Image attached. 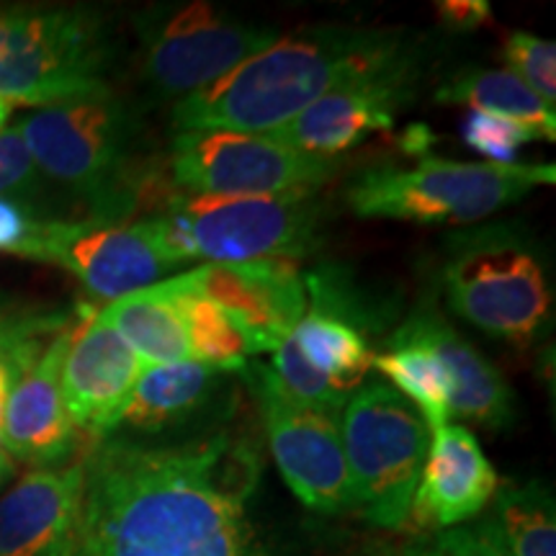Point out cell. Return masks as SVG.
Returning a JSON list of instances; mask_svg holds the SVG:
<instances>
[{
	"mask_svg": "<svg viewBox=\"0 0 556 556\" xmlns=\"http://www.w3.org/2000/svg\"><path fill=\"white\" fill-rule=\"evenodd\" d=\"M83 464L78 556H268L250 507L261 456L248 441L106 435Z\"/></svg>",
	"mask_w": 556,
	"mask_h": 556,
	"instance_id": "1",
	"label": "cell"
},
{
	"mask_svg": "<svg viewBox=\"0 0 556 556\" xmlns=\"http://www.w3.org/2000/svg\"><path fill=\"white\" fill-rule=\"evenodd\" d=\"M415 60L400 29L319 26L278 37L225 78L173 103V131L270 135L330 90Z\"/></svg>",
	"mask_w": 556,
	"mask_h": 556,
	"instance_id": "2",
	"label": "cell"
},
{
	"mask_svg": "<svg viewBox=\"0 0 556 556\" xmlns=\"http://www.w3.org/2000/svg\"><path fill=\"white\" fill-rule=\"evenodd\" d=\"M16 129L47 184L86 208L83 219L124 225L176 191L144 152L142 116L114 93L39 109Z\"/></svg>",
	"mask_w": 556,
	"mask_h": 556,
	"instance_id": "3",
	"label": "cell"
},
{
	"mask_svg": "<svg viewBox=\"0 0 556 556\" xmlns=\"http://www.w3.org/2000/svg\"><path fill=\"white\" fill-rule=\"evenodd\" d=\"M325 206L319 191L283 197L219 199L173 191L157 212L139 219L173 268L189 261H294L315 253Z\"/></svg>",
	"mask_w": 556,
	"mask_h": 556,
	"instance_id": "4",
	"label": "cell"
},
{
	"mask_svg": "<svg viewBox=\"0 0 556 556\" xmlns=\"http://www.w3.org/2000/svg\"><path fill=\"white\" fill-rule=\"evenodd\" d=\"M114 31L101 13L70 5L0 9V99L50 109L101 99L114 78Z\"/></svg>",
	"mask_w": 556,
	"mask_h": 556,
	"instance_id": "5",
	"label": "cell"
},
{
	"mask_svg": "<svg viewBox=\"0 0 556 556\" xmlns=\"http://www.w3.org/2000/svg\"><path fill=\"white\" fill-rule=\"evenodd\" d=\"M441 281L454 315L507 345L531 348L552 330V278L539 250L516 229L497 225L454 235Z\"/></svg>",
	"mask_w": 556,
	"mask_h": 556,
	"instance_id": "6",
	"label": "cell"
},
{
	"mask_svg": "<svg viewBox=\"0 0 556 556\" xmlns=\"http://www.w3.org/2000/svg\"><path fill=\"white\" fill-rule=\"evenodd\" d=\"M556 184L552 163H458L422 157L413 168H368L345 186V204L361 219L415 225H475Z\"/></svg>",
	"mask_w": 556,
	"mask_h": 556,
	"instance_id": "7",
	"label": "cell"
},
{
	"mask_svg": "<svg viewBox=\"0 0 556 556\" xmlns=\"http://www.w3.org/2000/svg\"><path fill=\"white\" fill-rule=\"evenodd\" d=\"M340 433L353 510L384 531L405 528L430 446L426 420L392 387L371 381L348 397Z\"/></svg>",
	"mask_w": 556,
	"mask_h": 556,
	"instance_id": "8",
	"label": "cell"
},
{
	"mask_svg": "<svg viewBox=\"0 0 556 556\" xmlns=\"http://www.w3.org/2000/svg\"><path fill=\"white\" fill-rule=\"evenodd\" d=\"M142 78L160 101H184L278 39L208 3H155L135 16Z\"/></svg>",
	"mask_w": 556,
	"mask_h": 556,
	"instance_id": "9",
	"label": "cell"
},
{
	"mask_svg": "<svg viewBox=\"0 0 556 556\" xmlns=\"http://www.w3.org/2000/svg\"><path fill=\"white\" fill-rule=\"evenodd\" d=\"M340 170L325 160L287 148L268 135L204 129L173 131L168 178L193 197L250 199L319 191Z\"/></svg>",
	"mask_w": 556,
	"mask_h": 556,
	"instance_id": "10",
	"label": "cell"
},
{
	"mask_svg": "<svg viewBox=\"0 0 556 556\" xmlns=\"http://www.w3.org/2000/svg\"><path fill=\"white\" fill-rule=\"evenodd\" d=\"M242 377L255 394L268 448L294 497L319 516L351 513L340 415L296 402L261 361H248Z\"/></svg>",
	"mask_w": 556,
	"mask_h": 556,
	"instance_id": "11",
	"label": "cell"
},
{
	"mask_svg": "<svg viewBox=\"0 0 556 556\" xmlns=\"http://www.w3.org/2000/svg\"><path fill=\"white\" fill-rule=\"evenodd\" d=\"M34 261L65 268L99 299H122L157 283L173 266L137 222L47 219Z\"/></svg>",
	"mask_w": 556,
	"mask_h": 556,
	"instance_id": "12",
	"label": "cell"
},
{
	"mask_svg": "<svg viewBox=\"0 0 556 556\" xmlns=\"http://www.w3.org/2000/svg\"><path fill=\"white\" fill-rule=\"evenodd\" d=\"M184 278L245 332L253 353H274L307 312V283L294 261L204 263Z\"/></svg>",
	"mask_w": 556,
	"mask_h": 556,
	"instance_id": "13",
	"label": "cell"
},
{
	"mask_svg": "<svg viewBox=\"0 0 556 556\" xmlns=\"http://www.w3.org/2000/svg\"><path fill=\"white\" fill-rule=\"evenodd\" d=\"M142 368L137 353L99 309H80L60 371L62 400L78 433L96 441L114 433Z\"/></svg>",
	"mask_w": 556,
	"mask_h": 556,
	"instance_id": "14",
	"label": "cell"
},
{
	"mask_svg": "<svg viewBox=\"0 0 556 556\" xmlns=\"http://www.w3.org/2000/svg\"><path fill=\"white\" fill-rule=\"evenodd\" d=\"M415 75L413 60L374 78L330 90L268 137L307 155L340 160L368 135L394 127L400 106L413 96Z\"/></svg>",
	"mask_w": 556,
	"mask_h": 556,
	"instance_id": "15",
	"label": "cell"
},
{
	"mask_svg": "<svg viewBox=\"0 0 556 556\" xmlns=\"http://www.w3.org/2000/svg\"><path fill=\"white\" fill-rule=\"evenodd\" d=\"M83 495V458L18 479L0 497V556H78Z\"/></svg>",
	"mask_w": 556,
	"mask_h": 556,
	"instance_id": "16",
	"label": "cell"
},
{
	"mask_svg": "<svg viewBox=\"0 0 556 556\" xmlns=\"http://www.w3.org/2000/svg\"><path fill=\"white\" fill-rule=\"evenodd\" d=\"M500 486L497 471L467 426L446 422L430 433L409 520L422 533L471 523L486 510Z\"/></svg>",
	"mask_w": 556,
	"mask_h": 556,
	"instance_id": "17",
	"label": "cell"
},
{
	"mask_svg": "<svg viewBox=\"0 0 556 556\" xmlns=\"http://www.w3.org/2000/svg\"><path fill=\"white\" fill-rule=\"evenodd\" d=\"M73 323L52 338L45 353L21 374L11 389L3 422V451L11 462L16 458L37 469H52L65 467L78 451L80 433L70 420L60 389L62 358Z\"/></svg>",
	"mask_w": 556,
	"mask_h": 556,
	"instance_id": "18",
	"label": "cell"
},
{
	"mask_svg": "<svg viewBox=\"0 0 556 556\" xmlns=\"http://www.w3.org/2000/svg\"><path fill=\"white\" fill-rule=\"evenodd\" d=\"M392 340H409L435 353L451 381V417L490 430H503L516 420L518 402L503 374L433 307L415 309Z\"/></svg>",
	"mask_w": 556,
	"mask_h": 556,
	"instance_id": "19",
	"label": "cell"
},
{
	"mask_svg": "<svg viewBox=\"0 0 556 556\" xmlns=\"http://www.w3.org/2000/svg\"><path fill=\"white\" fill-rule=\"evenodd\" d=\"M225 381V374L197 361L144 364L114 433L160 435L193 422L217 402Z\"/></svg>",
	"mask_w": 556,
	"mask_h": 556,
	"instance_id": "20",
	"label": "cell"
},
{
	"mask_svg": "<svg viewBox=\"0 0 556 556\" xmlns=\"http://www.w3.org/2000/svg\"><path fill=\"white\" fill-rule=\"evenodd\" d=\"M99 315L119 332L124 343L137 353L142 364L191 361L173 278L114 299L99 309Z\"/></svg>",
	"mask_w": 556,
	"mask_h": 556,
	"instance_id": "21",
	"label": "cell"
},
{
	"mask_svg": "<svg viewBox=\"0 0 556 556\" xmlns=\"http://www.w3.org/2000/svg\"><path fill=\"white\" fill-rule=\"evenodd\" d=\"M477 520L505 556H556V503L544 482L497 486Z\"/></svg>",
	"mask_w": 556,
	"mask_h": 556,
	"instance_id": "22",
	"label": "cell"
},
{
	"mask_svg": "<svg viewBox=\"0 0 556 556\" xmlns=\"http://www.w3.org/2000/svg\"><path fill=\"white\" fill-rule=\"evenodd\" d=\"M291 340L302 358L345 394L356 392L371 368L374 353L358 325L319 304H312V309L304 312Z\"/></svg>",
	"mask_w": 556,
	"mask_h": 556,
	"instance_id": "23",
	"label": "cell"
},
{
	"mask_svg": "<svg viewBox=\"0 0 556 556\" xmlns=\"http://www.w3.org/2000/svg\"><path fill=\"white\" fill-rule=\"evenodd\" d=\"M438 103L505 116L533 131L536 139H556V111L526 88L510 70H469L438 88Z\"/></svg>",
	"mask_w": 556,
	"mask_h": 556,
	"instance_id": "24",
	"label": "cell"
},
{
	"mask_svg": "<svg viewBox=\"0 0 556 556\" xmlns=\"http://www.w3.org/2000/svg\"><path fill=\"white\" fill-rule=\"evenodd\" d=\"M371 368L417 409L430 433L451 422V381L430 348L409 340H389V351L374 356Z\"/></svg>",
	"mask_w": 556,
	"mask_h": 556,
	"instance_id": "25",
	"label": "cell"
},
{
	"mask_svg": "<svg viewBox=\"0 0 556 556\" xmlns=\"http://www.w3.org/2000/svg\"><path fill=\"white\" fill-rule=\"evenodd\" d=\"M173 283L178 291V307L180 317H184L191 361L222 374L238 371V368L242 371L248 366V358L255 356L245 332L217 304L193 294L184 274L173 276Z\"/></svg>",
	"mask_w": 556,
	"mask_h": 556,
	"instance_id": "26",
	"label": "cell"
},
{
	"mask_svg": "<svg viewBox=\"0 0 556 556\" xmlns=\"http://www.w3.org/2000/svg\"><path fill=\"white\" fill-rule=\"evenodd\" d=\"M268 366L270 371L276 374L278 384L287 389L296 402L325 409V413L343 415V407L351 394H345L343 389H338L328 377L315 371V368L302 358V353L296 351L291 336L270 353Z\"/></svg>",
	"mask_w": 556,
	"mask_h": 556,
	"instance_id": "27",
	"label": "cell"
},
{
	"mask_svg": "<svg viewBox=\"0 0 556 556\" xmlns=\"http://www.w3.org/2000/svg\"><path fill=\"white\" fill-rule=\"evenodd\" d=\"M505 60L510 73L531 88L548 109L556 111V45L536 34L513 31L505 39Z\"/></svg>",
	"mask_w": 556,
	"mask_h": 556,
	"instance_id": "28",
	"label": "cell"
},
{
	"mask_svg": "<svg viewBox=\"0 0 556 556\" xmlns=\"http://www.w3.org/2000/svg\"><path fill=\"white\" fill-rule=\"evenodd\" d=\"M462 139L471 152L484 157V163L516 165L520 150L536 137H533V131L520 127L518 122L505 119V116L469 111L462 124Z\"/></svg>",
	"mask_w": 556,
	"mask_h": 556,
	"instance_id": "29",
	"label": "cell"
},
{
	"mask_svg": "<svg viewBox=\"0 0 556 556\" xmlns=\"http://www.w3.org/2000/svg\"><path fill=\"white\" fill-rule=\"evenodd\" d=\"M47 186L18 129H0V197L29 201L47 212Z\"/></svg>",
	"mask_w": 556,
	"mask_h": 556,
	"instance_id": "30",
	"label": "cell"
},
{
	"mask_svg": "<svg viewBox=\"0 0 556 556\" xmlns=\"http://www.w3.org/2000/svg\"><path fill=\"white\" fill-rule=\"evenodd\" d=\"M70 312H31L13 307L0 315V353H21L45 348L73 323Z\"/></svg>",
	"mask_w": 556,
	"mask_h": 556,
	"instance_id": "31",
	"label": "cell"
},
{
	"mask_svg": "<svg viewBox=\"0 0 556 556\" xmlns=\"http://www.w3.org/2000/svg\"><path fill=\"white\" fill-rule=\"evenodd\" d=\"M400 556H505V552L479 526V520H471L456 528L420 533Z\"/></svg>",
	"mask_w": 556,
	"mask_h": 556,
	"instance_id": "32",
	"label": "cell"
},
{
	"mask_svg": "<svg viewBox=\"0 0 556 556\" xmlns=\"http://www.w3.org/2000/svg\"><path fill=\"white\" fill-rule=\"evenodd\" d=\"M47 219H58L29 201L0 197V253L34 261L41 227Z\"/></svg>",
	"mask_w": 556,
	"mask_h": 556,
	"instance_id": "33",
	"label": "cell"
},
{
	"mask_svg": "<svg viewBox=\"0 0 556 556\" xmlns=\"http://www.w3.org/2000/svg\"><path fill=\"white\" fill-rule=\"evenodd\" d=\"M438 16L454 31H475L490 21L492 11L486 0H446L438 3Z\"/></svg>",
	"mask_w": 556,
	"mask_h": 556,
	"instance_id": "34",
	"label": "cell"
},
{
	"mask_svg": "<svg viewBox=\"0 0 556 556\" xmlns=\"http://www.w3.org/2000/svg\"><path fill=\"white\" fill-rule=\"evenodd\" d=\"M45 348H31V351H21V353H0V451H3V422H5V407H9V400H11V389L16 384L21 374H24L26 368H29L41 353H45Z\"/></svg>",
	"mask_w": 556,
	"mask_h": 556,
	"instance_id": "35",
	"label": "cell"
},
{
	"mask_svg": "<svg viewBox=\"0 0 556 556\" xmlns=\"http://www.w3.org/2000/svg\"><path fill=\"white\" fill-rule=\"evenodd\" d=\"M13 475V462H11V456L5 454V451H0V484L5 482V479H9Z\"/></svg>",
	"mask_w": 556,
	"mask_h": 556,
	"instance_id": "36",
	"label": "cell"
},
{
	"mask_svg": "<svg viewBox=\"0 0 556 556\" xmlns=\"http://www.w3.org/2000/svg\"><path fill=\"white\" fill-rule=\"evenodd\" d=\"M9 116H11V103L0 99V129L5 127V122H9Z\"/></svg>",
	"mask_w": 556,
	"mask_h": 556,
	"instance_id": "37",
	"label": "cell"
},
{
	"mask_svg": "<svg viewBox=\"0 0 556 556\" xmlns=\"http://www.w3.org/2000/svg\"><path fill=\"white\" fill-rule=\"evenodd\" d=\"M356 556H400V554L389 552V548H371V552H364V554H356Z\"/></svg>",
	"mask_w": 556,
	"mask_h": 556,
	"instance_id": "38",
	"label": "cell"
},
{
	"mask_svg": "<svg viewBox=\"0 0 556 556\" xmlns=\"http://www.w3.org/2000/svg\"><path fill=\"white\" fill-rule=\"evenodd\" d=\"M13 307H16V304H13V302H11V299H9V296H5V294H0V315H3V312H9V309H13Z\"/></svg>",
	"mask_w": 556,
	"mask_h": 556,
	"instance_id": "39",
	"label": "cell"
}]
</instances>
